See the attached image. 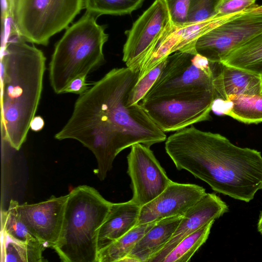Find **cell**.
<instances>
[{"label": "cell", "mask_w": 262, "mask_h": 262, "mask_svg": "<svg viewBox=\"0 0 262 262\" xmlns=\"http://www.w3.org/2000/svg\"><path fill=\"white\" fill-rule=\"evenodd\" d=\"M139 75L127 67L110 71L79 95L70 118L55 135L90 149L97 162L94 172L101 181L123 150L137 143L150 147L166 140L140 103H128Z\"/></svg>", "instance_id": "obj_1"}, {"label": "cell", "mask_w": 262, "mask_h": 262, "mask_svg": "<svg viewBox=\"0 0 262 262\" xmlns=\"http://www.w3.org/2000/svg\"><path fill=\"white\" fill-rule=\"evenodd\" d=\"M165 148L178 170H187L217 193L249 202L262 189L261 152L237 146L220 134L191 126L169 136Z\"/></svg>", "instance_id": "obj_2"}, {"label": "cell", "mask_w": 262, "mask_h": 262, "mask_svg": "<svg viewBox=\"0 0 262 262\" xmlns=\"http://www.w3.org/2000/svg\"><path fill=\"white\" fill-rule=\"evenodd\" d=\"M20 37L2 45L1 137L18 150L25 142L41 98L46 58Z\"/></svg>", "instance_id": "obj_3"}, {"label": "cell", "mask_w": 262, "mask_h": 262, "mask_svg": "<svg viewBox=\"0 0 262 262\" xmlns=\"http://www.w3.org/2000/svg\"><path fill=\"white\" fill-rule=\"evenodd\" d=\"M112 203L90 186L70 192L60 236L53 247L61 261L97 262L98 231Z\"/></svg>", "instance_id": "obj_4"}, {"label": "cell", "mask_w": 262, "mask_h": 262, "mask_svg": "<svg viewBox=\"0 0 262 262\" xmlns=\"http://www.w3.org/2000/svg\"><path fill=\"white\" fill-rule=\"evenodd\" d=\"M97 18L85 12L56 43L49 65V81L56 94L63 93L74 79L88 76L103 63V49L108 35Z\"/></svg>", "instance_id": "obj_5"}, {"label": "cell", "mask_w": 262, "mask_h": 262, "mask_svg": "<svg viewBox=\"0 0 262 262\" xmlns=\"http://www.w3.org/2000/svg\"><path fill=\"white\" fill-rule=\"evenodd\" d=\"M83 8L84 0H15V28L27 42L47 46Z\"/></svg>", "instance_id": "obj_6"}, {"label": "cell", "mask_w": 262, "mask_h": 262, "mask_svg": "<svg viewBox=\"0 0 262 262\" xmlns=\"http://www.w3.org/2000/svg\"><path fill=\"white\" fill-rule=\"evenodd\" d=\"M214 100L213 90H198L143 99L140 104L165 133L209 120Z\"/></svg>", "instance_id": "obj_7"}, {"label": "cell", "mask_w": 262, "mask_h": 262, "mask_svg": "<svg viewBox=\"0 0 262 262\" xmlns=\"http://www.w3.org/2000/svg\"><path fill=\"white\" fill-rule=\"evenodd\" d=\"M212 64L196 52L177 51L170 54L160 76L143 99L185 91L213 90Z\"/></svg>", "instance_id": "obj_8"}, {"label": "cell", "mask_w": 262, "mask_h": 262, "mask_svg": "<svg viewBox=\"0 0 262 262\" xmlns=\"http://www.w3.org/2000/svg\"><path fill=\"white\" fill-rule=\"evenodd\" d=\"M173 26L167 0H155L125 32L122 60L140 72L162 37Z\"/></svg>", "instance_id": "obj_9"}, {"label": "cell", "mask_w": 262, "mask_h": 262, "mask_svg": "<svg viewBox=\"0 0 262 262\" xmlns=\"http://www.w3.org/2000/svg\"><path fill=\"white\" fill-rule=\"evenodd\" d=\"M261 31L262 14L243 11L201 36L195 43V50L211 62L219 63Z\"/></svg>", "instance_id": "obj_10"}, {"label": "cell", "mask_w": 262, "mask_h": 262, "mask_svg": "<svg viewBox=\"0 0 262 262\" xmlns=\"http://www.w3.org/2000/svg\"><path fill=\"white\" fill-rule=\"evenodd\" d=\"M127 161L131 200L141 207L157 197L172 182L149 147L140 143L132 145Z\"/></svg>", "instance_id": "obj_11"}, {"label": "cell", "mask_w": 262, "mask_h": 262, "mask_svg": "<svg viewBox=\"0 0 262 262\" xmlns=\"http://www.w3.org/2000/svg\"><path fill=\"white\" fill-rule=\"evenodd\" d=\"M69 194L38 203L19 204L21 217L31 233L46 247H53L61 230Z\"/></svg>", "instance_id": "obj_12"}, {"label": "cell", "mask_w": 262, "mask_h": 262, "mask_svg": "<svg viewBox=\"0 0 262 262\" xmlns=\"http://www.w3.org/2000/svg\"><path fill=\"white\" fill-rule=\"evenodd\" d=\"M206 193L199 185L172 181L157 197L141 207L136 225L183 215Z\"/></svg>", "instance_id": "obj_13"}, {"label": "cell", "mask_w": 262, "mask_h": 262, "mask_svg": "<svg viewBox=\"0 0 262 262\" xmlns=\"http://www.w3.org/2000/svg\"><path fill=\"white\" fill-rule=\"evenodd\" d=\"M228 211V206L218 195L206 193L187 210L169 242L148 262H162L183 239Z\"/></svg>", "instance_id": "obj_14"}, {"label": "cell", "mask_w": 262, "mask_h": 262, "mask_svg": "<svg viewBox=\"0 0 262 262\" xmlns=\"http://www.w3.org/2000/svg\"><path fill=\"white\" fill-rule=\"evenodd\" d=\"M212 63L214 99L227 100L230 95H261L262 75L221 62Z\"/></svg>", "instance_id": "obj_15"}, {"label": "cell", "mask_w": 262, "mask_h": 262, "mask_svg": "<svg viewBox=\"0 0 262 262\" xmlns=\"http://www.w3.org/2000/svg\"><path fill=\"white\" fill-rule=\"evenodd\" d=\"M141 207L131 200L123 203H112L98 231V253L136 226Z\"/></svg>", "instance_id": "obj_16"}, {"label": "cell", "mask_w": 262, "mask_h": 262, "mask_svg": "<svg viewBox=\"0 0 262 262\" xmlns=\"http://www.w3.org/2000/svg\"><path fill=\"white\" fill-rule=\"evenodd\" d=\"M183 216L158 221L137 243L123 261L148 262L169 242Z\"/></svg>", "instance_id": "obj_17"}, {"label": "cell", "mask_w": 262, "mask_h": 262, "mask_svg": "<svg viewBox=\"0 0 262 262\" xmlns=\"http://www.w3.org/2000/svg\"><path fill=\"white\" fill-rule=\"evenodd\" d=\"M221 62L262 75V31L230 52Z\"/></svg>", "instance_id": "obj_18"}, {"label": "cell", "mask_w": 262, "mask_h": 262, "mask_svg": "<svg viewBox=\"0 0 262 262\" xmlns=\"http://www.w3.org/2000/svg\"><path fill=\"white\" fill-rule=\"evenodd\" d=\"M157 221L135 226L122 237L99 251L97 262L123 261L137 243Z\"/></svg>", "instance_id": "obj_19"}, {"label": "cell", "mask_w": 262, "mask_h": 262, "mask_svg": "<svg viewBox=\"0 0 262 262\" xmlns=\"http://www.w3.org/2000/svg\"><path fill=\"white\" fill-rule=\"evenodd\" d=\"M227 100L232 104L226 115L247 124L262 122V95H230Z\"/></svg>", "instance_id": "obj_20"}, {"label": "cell", "mask_w": 262, "mask_h": 262, "mask_svg": "<svg viewBox=\"0 0 262 262\" xmlns=\"http://www.w3.org/2000/svg\"><path fill=\"white\" fill-rule=\"evenodd\" d=\"M3 241V261L16 262H41L44 261L42 252L46 248L40 241L30 243L17 242L4 233Z\"/></svg>", "instance_id": "obj_21"}, {"label": "cell", "mask_w": 262, "mask_h": 262, "mask_svg": "<svg viewBox=\"0 0 262 262\" xmlns=\"http://www.w3.org/2000/svg\"><path fill=\"white\" fill-rule=\"evenodd\" d=\"M19 206L18 202L11 200L8 209L2 211V232L17 242L30 243L38 240L31 233L23 221Z\"/></svg>", "instance_id": "obj_22"}, {"label": "cell", "mask_w": 262, "mask_h": 262, "mask_svg": "<svg viewBox=\"0 0 262 262\" xmlns=\"http://www.w3.org/2000/svg\"><path fill=\"white\" fill-rule=\"evenodd\" d=\"M215 221H211L183 239L162 262H187L207 239Z\"/></svg>", "instance_id": "obj_23"}, {"label": "cell", "mask_w": 262, "mask_h": 262, "mask_svg": "<svg viewBox=\"0 0 262 262\" xmlns=\"http://www.w3.org/2000/svg\"><path fill=\"white\" fill-rule=\"evenodd\" d=\"M144 0H84L86 12L97 17L101 15H122L138 9Z\"/></svg>", "instance_id": "obj_24"}, {"label": "cell", "mask_w": 262, "mask_h": 262, "mask_svg": "<svg viewBox=\"0 0 262 262\" xmlns=\"http://www.w3.org/2000/svg\"><path fill=\"white\" fill-rule=\"evenodd\" d=\"M167 58L160 62L144 76L138 80L130 94L128 100L130 105L138 104L139 101L143 99L163 70L166 64Z\"/></svg>", "instance_id": "obj_25"}, {"label": "cell", "mask_w": 262, "mask_h": 262, "mask_svg": "<svg viewBox=\"0 0 262 262\" xmlns=\"http://www.w3.org/2000/svg\"><path fill=\"white\" fill-rule=\"evenodd\" d=\"M222 0H191L186 24L204 20L216 15Z\"/></svg>", "instance_id": "obj_26"}, {"label": "cell", "mask_w": 262, "mask_h": 262, "mask_svg": "<svg viewBox=\"0 0 262 262\" xmlns=\"http://www.w3.org/2000/svg\"><path fill=\"white\" fill-rule=\"evenodd\" d=\"M15 0H1L2 34L9 36L16 33L14 23Z\"/></svg>", "instance_id": "obj_27"}, {"label": "cell", "mask_w": 262, "mask_h": 262, "mask_svg": "<svg viewBox=\"0 0 262 262\" xmlns=\"http://www.w3.org/2000/svg\"><path fill=\"white\" fill-rule=\"evenodd\" d=\"M191 0H167L172 23L175 26L187 23Z\"/></svg>", "instance_id": "obj_28"}, {"label": "cell", "mask_w": 262, "mask_h": 262, "mask_svg": "<svg viewBox=\"0 0 262 262\" xmlns=\"http://www.w3.org/2000/svg\"><path fill=\"white\" fill-rule=\"evenodd\" d=\"M256 0H222L219 5L216 15H229L243 12L255 4Z\"/></svg>", "instance_id": "obj_29"}, {"label": "cell", "mask_w": 262, "mask_h": 262, "mask_svg": "<svg viewBox=\"0 0 262 262\" xmlns=\"http://www.w3.org/2000/svg\"><path fill=\"white\" fill-rule=\"evenodd\" d=\"M87 76H80L74 79L67 86L63 93H74L80 95L84 93L90 87V84L86 82Z\"/></svg>", "instance_id": "obj_30"}, {"label": "cell", "mask_w": 262, "mask_h": 262, "mask_svg": "<svg viewBox=\"0 0 262 262\" xmlns=\"http://www.w3.org/2000/svg\"><path fill=\"white\" fill-rule=\"evenodd\" d=\"M44 125L43 118L39 116H35L30 123V129L34 132H38L43 128Z\"/></svg>", "instance_id": "obj_31"}, {"label": "cell", "mask_w": 262, "mask_h": 262, "mask_svg": "<svg viewBox=\"0 0 262 262\" xmlns=\"http://www.w3.org/2000/svg\"><path fill=\"white\" fill-rule=\"evenodd\" d=\"M243 12L262 14V5H254L249 9L244 11Z\"/></svg>", "instance_id": "obj_32"}, {"label": "cell", "mask_w": 262, "mask_h": 262, "mask_svg": "<svg viewBox=\"0 0 262 262\" xmlns=\"http://www.w3.org/2000/svg\"><path fill=\"white\" fill-rule=\"evenodd\" d=\"M257 230L262 235V211H261L257 223Z\"/></svg>", "instance_id": "obj_33"}, {"label": "cell", "mask_w": 262, "mask_h": 262, "mask_svg": "<svg viewBox=\"0 0 262 262\" xmlns=\"http://www.w3.org/2000/svg\"><path fill=\"white\" fill-rule=\"evenodd\" d=\"M261 95H262V92H261Z\"/></svg>", "instance_id": "obj_34"}]
</instances>
